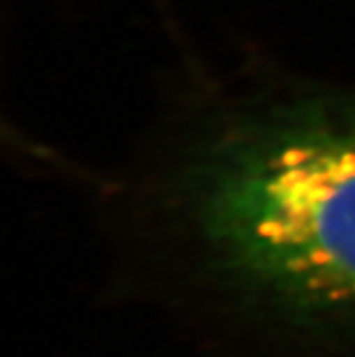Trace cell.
<instances>
[{
  "label": "cell",
  "instance_id": "cell-1",
  "mask_svg": "<svg viewBox=\"0 0 355 357\" xmlns=\"http://www.w3.org/2000/svg\"><path fill=\"white\" fill-rule=\"evenodd\" d=\"M135 212L174 294L208 319L292 357H355V90L210 109Z\"/></svg>",
  "mask_w": 355,
  "mask_h": 357
}]
</instances>
